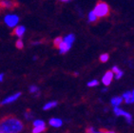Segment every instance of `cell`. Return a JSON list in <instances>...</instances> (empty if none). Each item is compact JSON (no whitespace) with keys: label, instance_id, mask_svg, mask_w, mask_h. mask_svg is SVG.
<instances>
[{"label":"cell","instance_id":"cell-1","mask_svg":"<svg viewBox=\"0 0 134 133\" xmlns=\"http://www.w3.org/2000/svg\"><path fill=\"white\" fill-rule=\"evenodd\" d=\"M23 129V122L13 116H8L0 120V132L20 133Z\"/></svg>","mask_w":134,"mask_h":133},{"label":"cell","instance_id":"cell-2","mask_svg":"<svg viewBox=\"0 0 134 133\" xmlns=\"http://www.w3.org/2000/svg\"><path fill=\"white\" fill-rule=\"evenodd\" d=\"M93 13L97 16V18L105 17V16H108L109 13V7L107 3L100 1L96 4L95 8L93 10Z\"/></svg>","mask_w":134,"mask_h":133},{"label":"cell","instance_id":"cell-3","mask_svg":"<svg viewBox=\"0 0 134 133\" xmlns=\"http://www.w3.org/2000/svg\"><path fill=\"white\" fill-rule=\"evenodd\" d=\"M113 112L118 117H124L126 119V123L129 124V125H131L132 122H133V117H132L131 114L129 112H127V111H126V110H124L123 108H121L120 107L113 108Z\"/></svg>","mask_w":134,"mask_h":133},{"label":"cell","instance_id":"cell-4","mask_svg":"<svg viewBox=\"0 0 134 133\" xmlns=\"http://www.w3.org/2000/svg\"><path fill=\"white\" fill-rule=\"evenodd\" d=\"M4 21L5 23L9 26V27H14V26L17 25L18 21H19V17L17 15H14V14H8L6 15L4 18Z\"/></svg>","mask_w":134,"mask_h":133},{"label":"cell","instance_id":"cell-5","mask_svg":"<svg viewBox=\"0 0 134 133\" xmlns=\"http://www.w3.org/2000/svg\"><path fill=\"white\" fill-rule=\"evenodd\" d=\"M113 78H114L113 72L111 71V70H108V71H107L106 73L104 74V76L102 77V83H103V85L105 87H108V86L111 84Z\"/></svg>","mask_w":134,"mask_h":133},{"label":"cell","instance_id":"cell-6","mask_svg":"<svg viewBox=\"0 0 134 133\" xmlns=\"http://www.w3.org/2000/svg\"><path fill=\"white\" fill-rule=\"evenodd\" d=\"M21 96V92H17V93H14V94L10 95L9 97L5 98V99L3 100L2 102L0 103V105L1 106H5V105H9V104H12V103L15 102L16 100Z\"/></svg>","mask_w":134,"mask_h":133},{"label":"cell","instance_id":"cell-7","mask_svg":"<svg viewBox=\"0 0 134 133\" xmlns=\"http://www.w3.org/2000/svg\"><path fill=\"white\" fill-rule=\"evenodd\" d=\"M18 5V3L12 0H0V8L2 9H13Z\"/></svg>","mask_w":134,"mask_h":133},{"label":"cell","instance_id":"cell-8","mask_svg":"<svg viewBox=\"0 0 134 133\" xmlns=\"http://www.w3.org/2000/svg\"><path fill=\"white\" fill-rule=\"evenodd\" d=\"M121 97L123 98V102H125L126 104H133L134 103V98L132 97L131 91L124 92Z\"/></svg>","mask_w":134,"mask_h":133},{"label":"cell","instance_id":"cell-9","mask_svg":"<svg viewBox=\"0 0 134 133\" xmlns=\"http://www.w3.org/2000/svg\"><path fill=\"white\" fill-rule=\"evenodd\" d=\"M49 124L51 126L52 128H61L63 125V121L59 118H52V119H49Z\"/></svg>","mask_w":134,"mask_h":133},{"label":"cell","instance_id":"cell-10","mask_svg":"<svg viewBox=\"0 0 134 133\" xmlns=\"http://www.w3.org/2000/svg\"><path fill=\"white\" fill-rule=\"evenodd\" d=\"M70 48H71V45L66 43L64 40H63L62 43L60 44L59 47H58V49H59V51H60V53H62V54L67 53L68 51L70 49Z\"/></svg>","mask_w":134,"mask_h":133},{"label":"cell","instance_id":"cell-11","mask_svg":"<svg viewBox=\"0 0 134 133\" xmlns=\"http://www.w3.org/2000/svg\"><path fill=\"white\" fill-rule=\"evenodd\" d=\"M123 103V98L121 96H114L113 98H111L110 104L113 108H118L121 106V104Z\"/></svg>","mask_w":134,"mask_h":133},{"label":"cell","instance_id":"cell-12","mask_svg":"<svg viewBox=\"0 0 134 133\" xmlns=\"http://www.w3.org/2000/svg\"><path fill=\"white\" fill-rule=\"evenodd\" d=\"M25 31H26L25 27H23V26H17V27L13 30V34L16 35L17 37H22V36H23V34L25 33Z\"/></svg>","mask_w":134,"mask_h":133},{"label":"cell","instance_id":"cell-13","mask_svg":"<svg viewBox=\"0 0 134 133\" xmlns=\"http://www.w3.org/2000/svg\"><path fill=\"white\" fill-rule=\"evenodd\" d=\"M56 106H57V102H56V101H51V102H48L47 104H45L44 107H43V109H44V110L52 109V108H55Z\"/></svg>","mask_w":134,"mask_h":133},{"label":"cell","instance_id":"cell-14","mask_svg":"<svg viewBox=\"0 0 134 133\" xmlns=\"http://www.w3.org/2000/svg\"><path fill=\"white\" fill-rule=\"evenodd\" d=\"M46 129H47L46 125H39V126H34V128H32V130H31V133H42V132H44Z\"/></svg>","mask_w":134,"mask_h":133},{"label":"cell","instance_id":"cell-15","mask_svg":"<svg viewBox=\"0 0 134 133\" xmlns=\"http://www.w3.org/2000/svg\"><path fill=\"white\" fill-rule=\"evenodd\" d=\"M63 40H64L66 43L70 44V45H72V43H73L75 40V36H74V34H69V35L66 36Z\"/></svg>","mask_w":134,"mask_h":133},{"label":"cell","instance_id":"cell-16","mask_svg":"<svg viewBox=\"0 0 134 133\" xmlns=\"http://www.w3.org/2000/svg\"><path fill=\"white\" fill-rule=\"evenodd\" d=\"M24 116H25V118H26L27 120L30 121V120H32V118H34V114L31 109H27L26 112L24 113Z\"/></svg>","mask_w":134,"mask_h":133},{"label":"cell","instance_id":"cell-17","mask_svg":"<svg viewBox=\"0 0 134 133\" xmlns=\"http://www.w3.org/2000/svg\"><path fill=\"white\" fill-rule=\"evenodd\" d=\"M97 19H98V18H97V16L94 14L93 10H91V12L88 13V20H90V22H95Z\"/></svg>","mask_w":134,"mask_h":133},{"label":"cell","instance_id":"cell-18","mask_svg":"<svg viewBox=\"0 0 134 133\" xmlns=\"http://www.w3.org/2000/svg\"><path fill=\"white\" fill-rule=\"evenodd\" d=\"M98 85H99L98 80L93 79V80H91V81H90V82L88 83V87H97Z\"/></svg>","mask_w":134,"mask_h":133},{"label":"cell","instance_id":"cell-19","mask_svg":"<svg viewBox=\"0 0 134 133\" xmlns=\"http://www.w3.org/2000/svg\"><path fill=\"white\" fill-rule=\"evenodd\" d=\"M62 41H63V38H62V37H56V38H55L53 40V45H54V47H55V48H58L60 44L62 43Z\"/></svg>","mask_w":134,"mask_h":133},{"label":"cell","instance_id":"cell-20","mask_svg":"<svg viewBox=\"0 0 134 133\" xmlns=\"http://www.w3.org/2000/svg\"><path fill=\"white\" fill-rule=\"evenodd\" d=\"M108 59H109V55H108V53H104L100 56V61L102 62V63H106V62H108Z\"/></svg>","mask_w":134,"mask_h":133},{"label":"cell","instance_id":"cell-21","mask_svg":"<svg viewBox=\"0 0 134 133\" xmlns=\"http://www.w3.org/2000/svg\"><path fill=\"white\" fill-rule=\"evenodd\" d=\"M15 47L17 48L18 49H22L24 48V43L22 41V39H18L15 43Z\"/></svg>","mask_w":134,"mask_h":133},{"label":"cell","instance_id":"cell-22","mask_svg":"<svg viewBox=\"0 0 134 133\" xmlns=\"http://www.w3.org/2000/svg\"><path fill=\"white\" fill-rule=\"evenodd\" d=\"M29 90H30L31 93H37V92H39L38 87H36V86H31L30 88H29Z\"/></svg>","mask_w":134,"mask_h":133},{"label":"cell","instance_id":"cell-23","mask_svg":"<svg viewBox=\"0 0 134 133\" xmlns=\"http://www.w3.org/2000/svg\"><path fill=\"white\" fill-rule=\"evenodd\" d=\"M32 125H34V126H39V125H46V124H45L44 121L42 120H35L34 121Z\"/></svg>","mask_w":134,"mask_h":133},{"label":"cell","instance_id":"cell-24","mask_svg":"<svg viewBox=\"0 0 134 133\" xmlns=\"http://www.w3.org/2000/svg\"><path fill=\"white\" fill-rule=\"evenodd\" d=\"M123 75H124V72H123V70H122V69H120V71H118L117 73H115V74H114V78H115V79H117V80H119V79H121L122 77H123Z\"/></svg>","mask_w":134,"mask_h":133},{"label":"cell","instance_id":"cell-25","mask_svg":"<svg viewBox=\"0 0 134 133\" xmlns=\"http://www.w3.org/2000/svg\"><path fill=\"white\" fill-rule=\"evenodd\" d=\"M96 129L94 128H92V126H90V128H87V130H86V132L87 133H93V132H95Z\"/></svg>","mask_w":134,"mask_h":133},{"label":"cell","instance_id":"cell-26","mask_svg":"<svg viewBox=\"0 0 134 133\" xmlns=\"http://www.w3.org/2000/svg\"><path fill=\"white\" fill-rule=\"evenodd\" d=\"M102 132L103 133H117L113 130H108V129H106V130H102Z\"/></svg>","mask_w":134,"mask_h":133},{"label":"cell","instance_id":"cell-27","mask_svg":"<svg viewBox=\"0 0 134 133\" xmlns=\"http://www.w3.org/2000/svg\"><path fill=\"white\" fill-rule=\"evenodd\" d=\"M3 79H4V74H3V73H0V82H2Z\"/></svg>","mask_w":134,"mask_h":133},{"label":"cell","instance_id":"cell-28","mask_svg":"<svg viewBox=\"0 0 134 133\" xmlns=\"http://www.w3.org/2000/svg\"><path fill=\"white\" fill-rule=\"evenodd\" d=\"M102 91H103V92L108 91V87H105V88H103V90H102Z\"/></svg>","mask_w":134,"mask_h":133},{"label":"cell","instance_id":"cell-29","mask_svg":"<svg viewBox=\"0 0 134 133\" xmlns=\"http://www.w3.org/2000/svg\"><path fill=\"white\" fill-rule=\"evenodd\" d=\"M93 133H103V132H102V130H96L95 132H93Z\"/></svg>","mask_w":134,"mask_h":133},{"label":"cell","instance_id":"cell-30","mask_svg":"<svg viewBox=\"0 0 134 133\" xmlns=\"http://www.w3.org/2000/svg\"><path fill=\"white\" fill-rule=\"evenodd\" d=\"M60 1H62V2H69L70 0H60Z\"/></svg>","mask_w":134,"mask_h":133},{"label":"cell","instance_id":"cell-31","mask_svg":"<svg viewBox=\"0 0 134 133\" xmlns=\"http://www.w3.org/2000/svg\"><path fill=\"white\" fill-rule=\"evenodd\" d=\"M131 94H132V97L134 98V90H132V91H131Z\"/></svg>","mask_w":134,"mask_h":133},{"label":"cell","instance_id":"cell-32","mask_svg":"<svg viewBox=\"0 0 134 133\" xmlns=\"http://www.w3.org/2000/svg\"><path fill=\"white\" fill-rule=\"evenodd\" d=\"M0 133H2V132H0Z\"/></svg>","mask_w":134,"mask_h":133}]
</instances>
